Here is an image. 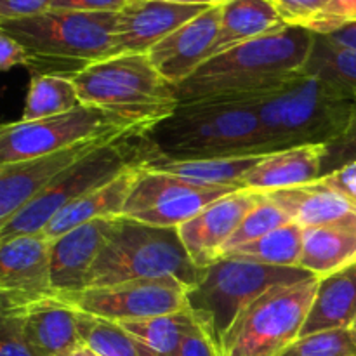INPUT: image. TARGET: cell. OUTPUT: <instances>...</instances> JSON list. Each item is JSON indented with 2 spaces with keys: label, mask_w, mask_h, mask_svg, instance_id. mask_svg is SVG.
Masks as SVG:
<instances>
[{
  "label": "cell",
  "mask_w": 356,
  "mask_h": 356,
  "mask_svg": "<svg viewBox=\"0 0 356 356\" xmlns=\"http://www.w3.org/2000/svg\"><path fill=\"white\" fill-rule=\"evenodd\" d=\"M313 42L308 28L287 26L212 56L177 87L179 104L247 101L273 92L305 72Z\"/></svg>",
  "instance_id": "cell-1"
},
{
  "label": "cell",
  "mask_w": 356,
  "mask_h": 356,
  "mask_svg": "<svg viewBox=\"0 0 356 356\" xmlns=\"http://www.w3.org/2000/svg\"><path fill=\"white\" fill-rule=\"evenodd\" d=\"M256 110L268 153L337 141L353 117L356 97L305 72L280 89L247 99Z\"/></svg>",
  "instance_id": "cell-2"
},
{
  "label": "cell",
  "mask_w": 356,
  "mask_h": 356,
  "mask_svg": "<svg viewBox=\"0 0 356 356\" xmlns=\"http://www.w3.org/2000/svg\"><path fill=\"white\" fill-rule=\"evenodd\" d=\"M165 160H204L268 153L259 118L249 101L179 104L148 131Z\"/></svg>",
  "instance_id": "cell-3"
},
{
  "label": "cell",
  "mask_w": 356,
  "mask_h": 356,
  "mask_svg": "<svg viewBox=\"0 0 356 356\" xmlns=\"http://www.w3.org/2000/svg\"><path fill=\"white\" fill-rule=\"evenodd\" d=\"M148 131L145 127L129 129L70 167L6 225L0 226V242L19 235L42 233L51 219L76 198L110 183L125 170L145 167L162 159Z\"/></svg>",
  "instance_id": "cell-4"
},
{
  "label": "cell",
  "mask_w": 356,
  "mask_h": 356,
  "mask_svg": "<svg viewBox=\"0 0 356 356\" xmlns=\"http://www.w3.org/2000/svg\"><path fill=\"white\" fill-rule=\"evenodd\" d=\"M72 80L83 104L149 129L179 106L177 87L160 75L148 54H120L90 63Z\"/></svg>",
  "instance_id": "cell-5"
},
{
  "label": "cell",
  "mask_w": 356,
  "mask_h": 356,
  "mask_svg": "<svg viewBox=\"0 0 356 356\" xmlns=\"http://www.w3.org/2000/svg\"><path fill=\"white\" fill-rule=\"evenodd\" d=\"M204 273L188 256L177 228H155L120 216L90 270L87 289L163 277L193 289Z\"/></svg>",
  "instance_id": "cell-6"
},
{
  "label": "cell",
  "mask_w": 356,
  "mask_h": 356,
  "mask_svg": "<svg viewBox=\"0 0 356 356\" xmlns=\"http://www.w3.org/2000/svg\"><path fill=\"white\" fill-rule=\"evenodd\" d=\"M312 277L301 268H275L221 257L205 268L198 285L188 291V309L218 346L236 316L270 289Z\"/></svg>",
  "instance_id": "cell-7"
},
{
  "label": "cell",
  "mask_w": 356,
  "mask_h": 356,
  "mask_svg": "<svg viewBox=\"0 0 356 356\" xmlns=\"http://www.w3.org/2000/svg\"><path fill=\"white\" fill-rule=\"evenodd\" d=\"M318 278L278 285L247 306L216 346L218 356H282L301 336Z\"/></svg>",
  "instance_id": "cell-8"
},
{
  "label": "cell",
  "mask_w": 356,
  "mask_h": 356,
  "mask_svg": "<svg viewBox=\"0 0 356 356\" xmlns=\"http://www.w3.org/2000/svg\"><path fill=\"white\" fill-rule=\"evenodd\" d=\"M118 13L47 10L21 19L0 21V30L42 58L90 65L110 58Z\"/></svg>",
  "instance_id": "cell-9"
},
{
  "label": "cell",
  "mask_w": 356,
  "mask_h": 356,
  "mask_svg": "<svg viewBox=\"0 0 356 356\" xmlns=\"http://www.w3.org/2000/svg\"><path fill=\"white\" fill-rule=\"evenodd\" d=\"M134 127L145 125L134 124L129 118L89 104L42 120L10 122L0 129V163L35 159L97 136Z\"/></svg>",
  "instance_id": "cell-10"
},
{
  "label": "cell",
  "mask_w": 356,
  "mask_h": 356,
  "mask_svg": "<svg viewBox=\"0 0 356 356\" xmlns=\"http://www.w3.org/2000/svg\"><path fill=\"white\" fill-rule=\"evenodd\" d=\"M238 190L245 188L200 184L141 167L122 216L155 228H179L209 204Z\"/></svg>",
  "instance_id": "cell-11"
},
{
  "label": "cell",
  "mask_w": 356,
  "mask_h": 356,
  "mask_svg": "<svg viewBox=\"0 0 356 356\" xmlns=\"http://www.w3.org/2000/svg\"><path fill=\"white\" fill-rule=\"evenodd\" d=\"M188 291L190 287L174 277L141 278L86 289L68 302L80 312L120 323L184 312Z\"/></svg>",
  "instance_id": "cell-12"
},
{
  "label": "cell",
  "mask_w": 356,
  "mask_h": 356,
  "mask_svg": "<svg viewBox=\"0 0 356 356\" xmlns=\"http://www.w3.org/2000/svg\"><path fill=\"white\" fill-rule=\"evenodd\" d=\"M56 296L51 280V240L44 233L0 242V301L16 312Z\"/></svg>",
  "instance_id": "cell-13"
},
{
  "label": "cell",
  "mask_w": 356,
  "mask_h": 356,
  "mask_svg": "<svg viewBox=\"0 0 356 356\" xmlns=\"http://www.w3.org/2000/svg\"><path fill=\"white\" fill-rule=\"evenodd\" d=\"M122 132L97 136L70 148L35 156V159L0 163V226L6 225L16 212H19L37 195H40L70 167L79 163L101 146L113 141Z\"/></svg>",
  "instance_id": "cell-14"
},
{
  "label": "cell",
  "mask_w": 356,
  "mask_h": 356,
  "mask_svg": "<svg viewBox=\"0 0 356 356\" xmlns=\"http://www.w3.org/2000/svg\"><path fill=\"white\" fill-rule=\"evenodd\" d=\"M263 193L238 190L212 202L193 219L177 228L188 256L202 270L219 261L245 216L261 200Z\"/></svg>",
  "instance_id": "cell-15"
},
{
  "label": "cell",
  "mask_w": 356,
  "mask_h": 356,
  "mask_svg": "<svg viewBox=\"0 0 356 356\" xmlns=\"http://www.w3.org/2000/svg\"><path fill=\"white\" fill-rule=\"evenodd\" d=\"M221 7L222 3L209 7L148 52L153 66L167 82L179 87L211 59L221 26Z\"/></svg>",
  "instance_id": "cell-16"
},
{
  "label": "cell",
  "mask_w": 356,
  "mask_h": 356,
  "mask_svg": "<svg viewBox=\"0 0 356 356\" xmlns=\"http://www.w3.org/2000/svg\"><path fill=\"white\" fill-rule=\"evenodd\" d=\"M117 218L97 219L51 240V280L58 298L70 301L87 289L89 273Z\"/></svg>",
  "instance_id": "cell-17"
},
{
  "label": "cell",
  "mask_w": 356,
  "mask_h": 356,
  "mask_svg": "<svg viewBox=\"0 0 356 356\" xmlns=\"http://www.w3.org/2000/svg\"><path fill=\"white\" fill-rule=\"evenodd\" d=\"M207 9L205 6H179L160 0L129 3L118 13L110 58L120 54H148L167 35Z\"/></svg>",
  "instance_id": "cell-18"
},
{
  "label": "cell",
  "mask_w": 356,
  "mask_h": 356,
  "mask_svg": "<svg viewBox=\"0 0 356 356\" xmlns=\"http://www.w3.org/2000/svg\"><path fill=\"white\" fill-rule=\"evenodd\" d=\"M16 312L24 339L37 356H63L82 344L76 325L79 309L58 296Z\"/></svg>",
  "instance_id": "cell-19"
},
{
  "label": "cell",
  "mask_w": 356,
  "mask_h": 356,
  "mask_svg": "<svg viewBox=\"0 0 356 356\" xmlns=\"http://www.w3.org/2000/svg\"><path fill=\"white\" fill-rule=\"evenodd\" d=\"M325 153L327 146L323 145L296 146L268 153L243 177V186L259 193H270L315 183L322 177Z\"/></svg>",
  "instance_id": "cell-20"
},
{
  "label": "cell",
  "mask_w": 356,
  "mask_h": 356,
  "mask_svg": "<svg viewBox=\"0 0 356 356\" xmlns=\"http://www.w3.org/2000/svg\"><path fill=\"white\" fill-rule=\"evenodd\" d=\"M292 222L302 228L348 226L356 228V205L334 193L320 181L266 193Z\"/></svg>",
  "instance_id": "cell-21"
},
{
  "label": "cell",
  "mask_w": 356,
  "mask_h": 356,
  "mask_svg": "<svg viewBox=\"0 0 356 356\" xmlns=\"http://www.w3.org/2000/svg\"><path fill=\"white\" fill-rule=\"evenodd\" d=\"M141 167L125 170L110 183L96 188L90 193L76 198L75 202L66 205L51 219L44 233L49 240L58 238L65 233L72 232L73 228L86 225V222L97 221L106 218H120L124 214L125 204H127L131 191L134 188L138 172Z\"/></svg>",
  "instance_id": "cell-22"
},
{
  "label": "cell",
  "mask_w": 356,
  "mask_h": 356,
  "mask_svg": "<svg viewBox=\"0 0 356 356\" xmlns=\"http://www.w3.org/2000/svg\"><path fill=\"white\" fill-rule=\"evenodd\" d=\"M287 26L273 0H226L221 7V26L212 56L222 54L245 42L278 33Z\"/></svg>",
  "instance_id": "cell-23"
},
{
  "label": "cell",
  "mask_w": 356,
  "mask_h": 356,
  "mask_svg": "<svg viewBox=\"0 0 356 356\" xmlns=\"http://www.w3.org/2000/svg\"><path fill=\"white\" fill-rule=\"evenodd\" d=\"M356 318V264L318 282L301 336L350 329Z\"/></svg>",
  "instance_id": "cell-24"
},
{
  "label": "cell",
  "mask_w": 356,
  "mask_h": 356,
  "mask_svg": "<svg viewBox=\"0 0 356 356\" xmlns=\"http://www.w3.org/2000/svg\"><path fill=\"white\" fill-rule=\"evenodd\" d=\"M356 264V228H306L299 268L315 278L332 277Z\"/></svg>",
  "instance_id": "cell-25"
},
{
  "label": "cell",
  "mask_w": 356,
  "mask_h": 356,
  "mask_svg": "<svg viewBox=\"0 0 356 356\" xmlns=\"http://www.w3.org/2000/svg\"><path fill=\"white\" fill-rule=\"evenodd\" d=\"M264 155H236L219 156L204 160H165L160 159L148 163V169L174 174L188 181L212 186H243V177L264 159ZM247 190V188H245Z\"/></svg>",
  "instance_id": "cell-26"
},
{
  "label": "cell",
  "mask_w": 356,
  "mask_h": 356,
  "mask_svg": "<svg viewBox=\"0 0 356 356\" xmlns=\"http://www.w3.org/2000/svg\"><path fill=\"white\" fill-rule=\"evenodd\" d=\"M125 332L138 343L141 356H174L181 341L197 325L190 309L172 315L120 322Z\"/></svg>",
  "instance_id": "cell-27"
},
{
  "label": "cell",
  "mask_w": 356,
  "mask_h": 356,
  "mask_svg": "<svg viewBox=\"0 0 356 356\" xmlns=\"http://www.w3.org/2000/svg\"><path fill=\"white\" fill-rule=\"evenodd\" d=\"M305 228L296 222H287L275 232L245 243L222 257L250 261L275 268H299L302 256Z\"/></svg>",
  "instance_id": "cell-28"
},
{
  "label": "cell",
  "mask_w": 356,
  "mask_h": 356,
  "mask_svg": "<svg viewBox=\"0 0 356 356\" xmlns=\"http://www.w3.org/2000/svg\"><path fill=\"white\" fill-rule=\"evenodd\" d=\"M82 104L72 79L58 75H33L21 120H42L72 111Z\"/></svg>",
  "instance_id": "cell-29"
},
{
  "label": "cell",
  "mask_w": 356,
  "mask_h": 356,
  "mask_svg": "<svg viewBox=\"0 0 356 356\" xmlns=\"http://www.w3.org/2000/svg\"><path fill=\"white\" fill-rule=\"evenodd\" d=\"M305 73L320 76L356 97V49L337 44L327 35L315 33Z\"/></svg>",
  "instance_id": "cell-30"
},
{
  "label": "cell",
  "mask_w": 356,
  "mask_h": 356,
  "mask_svg": "<svg viewBox=\"0 0 356 356\" xmlns=\"http://www.w3.org/2000/svg\"><path fill=\"white\" fill-rule=\"evenodd\" d=\"M76 325L82 343L99 356H141L138 343L120 323L79 309Z\"/></svg>",
  "instance_id": "cell-31"
},
{
  "label": "cell",
  "mask_w": 356,
  "mask_h": 356,
  "mask_svg": "<svg viewBox=\"0 0 356 356\" xmlns=\"http://www.w3.org/2000/svg\"><path fill=\"white\" fill-rule=\"evenodd\" d=\"M287 222H292L289 219V216L266 193H263V197L257 202L256 207L245 216V219L238 226L235 235L226 243L222 256H226L232 250L238 249V247L245 245V243H250L254 240L261 238V236L268 235V233L275 232V229L287 225Z\"/></svg>",
  "instance_id": "cell-32"
},
{
  "label": "cell",
  "mask_w": 356,
  "mask_h": 356,
  "mask_svg": "<svg viewBox=\"0 0 356 356\" xmlns=\"http://www.w3.org/2000/svg\"><path fill=\"white\" fill-rule=\"evenodd\" d=\"M282 356H356V343L350 329L327 330L299 337Z\"/></svg>",
  "instance_id": "cell-33"
},
{
  "label": "cell",
  "mask_w": 356,
  "mask_h": 356,
  "mask_svg": "<svg viewBox=\"0 0 356 356\" xmlns=\"http://www.w3.org/2000/svg\"><path fill=\"white\" fill-rule=\"evenodd\" d=\"M353 24H356V0H329L306 28L316 35H332Z\"/></svg>",
  "instance_id": "cell-34"
},
{
  "label": "cell",
  "mask_w": 356,
  "mask_h": 356,
  "mask_svg": "<svg viewBox=\"0 0 356 356\" xmlns=\"http://www.w3.org/2000/svg\"><path fill=\"white\" fill-rule=\"evenodd\" d=\"M348 162H356V104L353 117H351V122L350 125H348L346 132H344L337 141L330 143V145L327 146L322 176L339 169L341 165H344V163Z\"/></svg>",
  "instance_id": "cell-35"
},
{
  "label": "cell",
  "mask_w": 356,
  "mask_h": 356,
  "mask_svg": "<svg viewBox=\"0 0 356 356\" xmlns=\"http://www.w3.org/2000/svg\"><path fill=\"white\" fill-rule=\"evenodd\" d=\"M2 339H0V356H37L21 330V320L17 312L2 313Z\"/></svg>",
  "instance_id": "cell-36"
},
{
  "label": "cell",
  "mask_w": 356,
  "mask_h": 356,
  "mask_svg": "<svg viewBox=\"0 0 356 356\" xmlns=\"http://www.w3.org/2000/svg\"><path fill=\"white\" fill-rule=\"evenodd\" d=\"M273 3L289 26L306 28L329 0H273Z\"/></svg>",
  "instance_id": "cell-37"
},
{
  "label": "cell",
  "mask_w": 356,
  "mask_h": 356,
  "mask_svg": "<svg viewBox=\"0 0 356 356\" xmlns=\"http://www.w3.org/2000/svg\"><path fill=\"white\" fill-rule=\"evenodd\" d=\"M320 183L356 205V162H348L339 169L320 177Z\"/></svg>",
  "instance_id": "cell-38"
},
{
  "label": "cell",
  "mask_w": 356,
  "mask_h": 356,
  "mask_svg": "<svg viewBox=\"0 0 356 356\" xmlns=\"http://www.w3.org/2000/svg\"><path fill=\"white\" fill-rule=\"evenodd\" d=\"M31 52L21 42L10 37L9 33L0 30V68L2 72H9L14 66H30Z\"/></svg>",
  "instance_id": "cell-39"
},
{
  "label": "cell",
  "mask_w": 356,
  "mask_h": 356,
  "mask_svg": "<svg viewBox=\"0 0 356 356\" xmlns=\"http://www.w3.org/2000/svg\"><path fill=\"white\" fill-rule=\"evenodd\" d=\"M52 0H0V21L31 17L51 10Z\"/></svg>",
  "instance_id": "cell-40"
},
{
  "label": "cell",
  "mask_w": 356,
  "mask_h": 356,
  "mask_svg": "<svg viewBox=\"0 0 356 356\" xmlns=\"http://www.w3.org/2000/svg\"><path fill=\"white\" fill-rule=\"evenodd\" d=\"M127 3L124 0H52L51 10L73 13H120Z\"/></svg>",
  "instance_id": "cell-41"
},
{
  "label": "cell",
  "mask_w": 356,
  "mask_h": 356,
  "mask_svg": "<svg viewBox=\"0 0 356 356\" xmlns=\"http://www.w3.org/2000/svg\"><path fill=\"white\" fill-rule=\"evenodd\" d=\"M174 356H218L216 355V346L212 343V339L209 337V334L202 329L200 323L197 322V325L190 330V332L184 336V339L181 341L179 348H177L176 355Z\"/></svg>",
  "instance_id": "cell-42"
},
{
  "label": "cell",
  "mask_w": 356,
  "mask_h": 356,
  "mask_svg": "<svg viewBox=\"0 0 356 356\" xmlns=\"http://www.w3.org/2000/svg\"><path fill=\"white\" fill-rule=\"evenodd\" d=\"M160 2H169V3H179V6H221L226 0H160Z\"/></svg>",
  "instance_id": "cell-43"
},
{
  "label": "cell",
  "mask_w": 356,
  "mask_h": 356,
  "mask_svg": "<svg viewBox=\"0 0 356 356\" xmlns=\"http://www.w3.org/2000/svg\"><path fill=\"white\" fill-rule=\"evenodd\" d=\"M63 356H99L96 353V351L94 350H90L89 346H87V344H80V346H76L75 350H72V351H68V353H65Z\"/></svg>",
  "instance_id": "cell-44"
},
{
  "label": "cell",
  "mask_w": 356,
  "mask_h": 356,
  "mask_svg": "<svg viewBox=\"0 0 356 356\" xmlns=\"http://www.w3.org/2000/svg\"><path fill=\"white\" fill-rule=\"evenodd\" d=\"M350 332H351V336H353V339H355V343H356V318H355V322L351 323V327H350Z\"/></svg>",
  "instance_id": "cell-45"
},
{
  "label": "cell",
  "mask_w": 356,
  "mask_h": 356,
  "mask_svg": "<svg viewBox=\"0 0 356 356\" xmlns=\"http://www.w3.org/2000/svg\"><path fill=\"white\" fill-rule=\"evenodd\" d=\"M124 2L127 3V6H129V3H138V2H145V0H124Z\"/></svg>",
  "instance_id": "cell-46"
}]
</instances>
